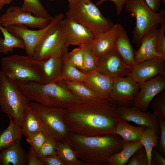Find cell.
Segmentation results:
<instances>
[{"mask_svg": "<svg viewBox=\"0 0 165 165\" xmlns=\"http://www.w3.org/2000/svg\"><path fill=\"white\" fill-rule=\"evenodd\" d=\"M64 17V14L59 13L53 17L47 26L37 30L30 29L26 26L19 24L10 25L5 28L14 35L23 40L27 55L32 57L35 48L47 31L52 26L63 20Z\"/></svg>", "mask_w": 165, "mask_h": 165, "instance_id": "10", "label": "cell"}, {"mask_svg": "<svg viewBox=\"0 0 165 165\" xmlns=\"http://www.w3.org/2000/svg\"><path fill=\"white\" fill-rule=\"evenodd\" d=\"M148 6L153 11L157 12L159 9L161 2L160 0H144Z\"/></svg>", "mask_w": 165, "mask_h": 165, "instance_id": "46", "label": "cell"}, {"mask_svg": "<svg viewBox=\"0 0 165 165\" xmlns=\"http://www.w3.org/2000/svg\"><path fill=\"white\" fill-rule=\"evenodd\" d=\"M21 8L23 11L32 13L37 17L44 18L53 17L48 13L40 0H23Z\"/></svg>", "mask_w": 165, "mask_h": 165, "instance_id": "33", "label": "cell"}, {"mask_svg": "<svg viewBox=\"0 0 165 165\" xmlns=\"http://www.w3.org/2000/svg\"><path fill=\"white\" fill-rule=\"evenodd\" d=\"M159 127L160 138L158 141L156 149L163 156H165V116L158 117Z\"/></svg>", "mask_w": 165, "mask_h": 165, "instance_id": "39", "label": "cell"}, {"mask_svg": "<svg viewBox=\"0 0 165 165\" xmlns=\"http://www.w3.org/2000/svg\"><path fill=\"white\" fill-rule=\"evenodd\" d=\"M67 53L63 56V65L61 80L72 82H84L87 76L72 65L68 60Z\"/></svg>", "mask_w": 165, "mask_h": 165, "instance_id": "31", "label": "cell"}, {"mask_svg": "<svg viewBox=\"0 0 165 165\" xmlns=\"http://www.w3.org/2000/svg\"><path fill=\"white\" fill-rule=\"evenodd\" d=\"M165 22L160 25L155 44V50L159 54L165 57Z\"/></svg>", "mask_w": 165, "mask_h": 165, "instance_id": "40", "label": "cell"}, {"mask_svg": "<svg viewBox=\"0 0 165 165\" xmlns=\"http://www.w3.org/2000/svg\"><path fill=\"white\" fill-rule=\"evenodd\" d=\"M139 90V85L128 76L113 79L109 101L117 107L132 106Z\"/></svg>", "mask_w": 165, "mask_h": 165, "instance_id": "12", "label": "cell"}, {"mask_svg": "<svg viewBox=\"0 0 165 165\" xmlns=\"http://www.w3.org/2000/svg\"><path fill=\"white\" fill-rule=\"evenodd\" d=\"M16 83L30 101L45 106L66 109L83 101L75 95L62 80Z\"/></svg>", "mask_w": 165, "mask_h": 165, "instance_id": "3", "label": "cell"}, {"mask_svg": "<svg viewBox=\"0 0 165 165\" xmlns=\"http://www.w3.org/2000/svg\"><path fill=\"white\" fill-rule=\"evenodd\" d=\"M158 32V28L154 29L143 37L139 48L135 52L134 60L137 64L155 57H163L157 53L155 50Z\"/></svg>", "mask_w": 165, "mask_h": 165, "instance_id": "20", "label": "cell"}, {"mask_svg": "<svg viewBox=\"0 0 165 165\" xmlns=\"http://www.w3.org/2000/svg\"><path fill=\"white\" fill-rule=\"evenodd\" d=\"M125 165H148V158L144 147L136 151Z\"/></svg>", "mask_w": 165, "mask_h": 165, "instance_id": "38", "label": "cell"}, {"mask_svg": "<svg viewBox=\"0 0 165 165\" xmlns=\"http://www.w3.org/2000/svg\"><path fill=\"white\" fill-rule=\"evenodd\" d=\"M52 18L37 17L29 12L23 11L21 7L12 6L8 8L5 13L0 16V23L4 27L19 24L31 28L41 29L47 26Z\"/></svg>", "mask_w": 165, "mask_h": 165, "instance_id": "11", "label": "cell"}, {"mask_svg": "<svg viewBox=\"0 0 165 165\" xmlns=\"http://www.w3.org/2000/svg\"><path fill=\"white\" fill-rule=\"evenodd\" d=\"M50 1H53V0H49Z\"/></svg>", "mask_w": 165, "mask_h": 165, "instance_id": "50", "label": "cell"}, {"mask_svg": "<svg viewBox=\"0 0 165 165\" xmlns=\"http://www.w3.org/2000/svg\"><path fill=\"white\" fill-rule=\"evenodd\" d=\"M125 9L130 16L135 18L136 23L132 32L134 43L139 47L143 37L151 30L158 29L165 22V11L159 12L152 10L144 0H127Z\"/></svg>", "mask_w": 165, "mask_h": 165, "instance_id": "5", "label": "cell"}, {"mask_svg": "<svg viewBox=\"0 0 165 165\" xmlns=\"http://www.w3.org/2000/svg\"><path fill=\"white\" fill-rule=\"evenodd\" d=\"M30 105L40 118L45 135L57 143L66 140L70 132L64 116L65 109L45 106L31 101Z\"/></svg>", "mask_w": 165, "mask_h": 165, "instance_id": "8", "label": "cell"}, {"mask_svg": "<svg viewBox=\"0 0 165 165\" xmlns=\"http://www.w3.org/2000/svg\"><path fill=\"white\" fill-rule=\"evenodd\" d=\"M161 2H162L163 3L165 4V0H160Z\"/></svg>", "mask_w": 165, "mask_h": 165, "instance_id": "48", "label": "cell"}, {"mask_svg": "<svg viewBox=\"0 0 165 165\" xmlns=\"http://www.w3.org/2000/svg\"><path fill=\"white\" fill-rule=\"evenodd\" d=\"M56 150L57 155L66 165H86L78 158L75 151L66 140L57 143Z\"/></svg>", "mask_w": 165, "mask_h": 165, "instance_id": "30", "label": "cell"}, {"mask_svg": "<svg viewBox=\"0 0 165 165\" xmlns=\"http://www.w3.org/2000/svg\"><path fill=\"white\" fill-rule=\"evenodd\" d=\"M21 128L26 140L43 130V124L40 118L30 106L25 114Z\"/></svg>", "mask_w": 165, "mask_h": 165, "instance_id": "24", "label": "cell"}, {"mask_svg": "<svg viewBox=\"0 0 165 165\" xmlns=\"http://www.w3.org/2000/svg\"><path fill=\"white\" fill-rule=\"evenodd\" d=\"M66 56L69 61L72 65L83 72V54L81 47L75 48L69 53L67 52Z\"/></svg>", "mask_w": 165, "mask_h": 165, "instance_id": "35", "label": "cell"}, {"mask_svg": "<svg viewBox=\"0 0 165 165\" xmlns=\"http://www.w3.org/2000/svg\"><path fill=\"white\" fill-rule=\"evenodd\" d=\"M0 25H1V24H0Z\"/></svg>", "mask_w": 165, "mask_h": 165, "instance_id": "51", "label": "cell"}, {"mask_svg": "<svg viewBox=\"0 0 165 165\" xmlns=\"http://www.w3.org/2000/svg\"><path fill=\"white\" fill-rule=\"evenodd\" d=\"M63 20L52 26L36 46L32 57L34 60L40 61L50 56L61 57L68 52L63 35Z\"/></svg>", "mask_w": 165, "mask_h": 165, "instance_id": "9", "label": "cell"}, {"mask_svg": "<svg viewBox=\"0 0 165 165\" xmlns=\"http://www.w3.org/2000/svg\"><path fill=\"white\" fill-rule=\"evenodd\" d=\"M20 141H16L8 147L1 150L0 164L2 165H25L27 153L21 146Z\"/></svg>", "mask_w": 165, "mask_h": 165, "instance_id": "23", "label": "cell"}, {"mask_svg": "<svg viewBox=\"0 0 165 165\" xmlns=\"http://www.w3.org/2000/svg\"><path fill=\"white\" fill-rule=\"evenodd\" d=\"M113 79L97 71L87 74L84 82L100 98L109 100Z\"/></svg>", "mask_w": 165, "mask_h": 165, "instance_id": "19", "label": "cell"}, {"mask_svg": "<svg viewBox=\"0 0 165 165\" xmlns=\"http://www.w3.org/2000/svg\"><path fill=\"white\" fill-rule=\"evenodd\" d=\"M132 68L124 62L115 48L98 59L97 71L114 79L128 76Z\"/></svg>", "mask_w": 165, "mask_h": 165, "instance_id": "13", "label": "cell"}, {"mask_svg": "<svg viewBox=\"0 0 165 165\" xmlns=\"http://www.w3.org/2000/svg\"><path fill=\"white\" fill-rule=\"evenodd\" d=\"M117 107L106 99L83 101L66 108L64 120L69 131L79 135L115 134L120 119Z\"/></svg>", "mask_w": 165, "mask_h": 165, "instance_id": "1", "label": "cell"}, {"mask_svg": "<svg viewBox=\"0 0 165 165\" xmlns=\"http://www.w3.org/2000/svg\"><path fill=\"white\" fill-rule=\"evenodd\" d=\"M38 61L45 83L61 80L63 65V56L61 57L50 56Z\"/></svg>", "mask_w": 165, "mask_h": 165, "instance_id": "21", "label": "cell"}, {"mask_svg": "<svg viewBox=\"0 0 165 165\" xmlns=\"http://www.w3.org/2000/svg\"><path fill=\"white\" fill-rule=\"evenodd\" d=\"M143 146L140 141L125 142L120 152L108 158V165H125L134 153Z\"/></svg>", "mask_w": 165, "mask_h": 165, "instance_id": "25", "label": "cell"}, {"mask_svg": "<svg viewBox=\"0 0 165 165\" xmlns=\"http://www.w3.org/2000/svg\"><path fill=\"white\" fill-rule=\"evenodd\" d=\"M30 101L16 84L0 71V105L4 112L21 126Z\"/></svg>", "mask_w": 165, "mask_h": 165, "instance_id": "7", "label": "cell"}, {"mask_svg": "<svg viewBox=\"0 0 165 165\" xmlns=\"http://www.w3.org/2000/svg\"><path fill=\"white\" fill-rule=\"evenodd\" d=\"M156 131L150 127H146L140 141L144 148L148 160V165H151L152 152L158 142L159 137Z\"/></svg>", "mask_w": 165, "mask_h": 165, "instance_id": "32", "label": "cell"}, {"mask_svg": "<svg viewBox=\"0 0 165 165\" xmlns=\"http://www.w3.org/2000/svg\"><path fill=\"white\" fill-rule=\"evenodd\" d=\"M151 108L153 113L158 117L165 116V91L160 94L152 101Z\"/></svg>", "mask_w": 165, "mask_h": 165, "instance_id": "37", "label": "cell"}, {"mask_svg": "<svg viewBox=\"0 0 165 165\" xmlns=\"http://www.w3.org/2000/svg\"><path fill=\"white\" fill-rule=\"evenodd\" d=\"M0 31L4 37L0 38V53L7 54L12 52L15 48L25 49L23 40L14 35L1 25Z\"/></svg>", "mask_w": 165, "mask_h": 165, "instance_id": "29", "label": "cell"}, {"mask_svg": "<svg viewBox=\"0 0 165 165\" xmlns=\"http://www.w3.org/2000/svg\"><path fill=\"white\" fill-rule=\"evenodd\" d=\"M62 81L75 95L83 101H90L101 99L84 82Z\"/></svg>", "mask_w": 165, "mask_h": 165, "instance_id": "28", "label": "cell"}, {"mask_svg": "<svg viewBox=\"0 0 165 165\" xmlns=\"http://www.w3.org/2000/svg\"><path fill=\"white\" fill-rule=\"evenodd\" d=\"M27 163L28 165H43L36 153L31 146L27 153Z\"/></svg>", "mask_w": 165, "mask_h": 165, "instance_id": "43", "label": "cell"}, {"mask_svg": "<svg viewBox=\"0 0 165 165\" xmlns=\"http://www.w3.org/2000/svg\"><path fill=\"white\" fill-rule=\"evenodd\" d=\"M66 16L86 28L94 37L108 31L114 24L104 16L90 0H74L69 2Z\"/></svg>", "mask_w": 165, "mask_h": 165, "instance_id": "4", "label": "cell"}, {"mask_svg": "<svg viewBox=\"0 0 165 165\" xmlns=\"http://www.w3.org/2000/svg\"><path fill=\"white\" fill-rule=\"evenodd\" d=\"M62 23L63 38L68 47L70 45L85 44L94 38L88 29L72 20L66 18Z\"/></svg>", "mask_w": 165, "mask_h": 165, "instance_id": "16", "label": "cell"}, {"mask_svg": "<svg viewBox=\"0 0 165 165\" xmlns=\"http://www.w3.org/2000/svg\"><path fill=\"white\" fill-rule=\"evenodd\" d=\"M139 91L132 106L147 111L150 104L157 94L165 89V75H158L139 85Z\"/></svg>", "mask_w": 165, "mask_h": 165, "instance_id": "14", "label": "cell"}, {"mask_svg": "<svg viewBox=\"0 0 165 165\" xmlns=\"http://www.w3.org/2000/svg\"><path fill=\"white\" fill-rule=\"evenodd\" d=\"M1 71L15 83H45L38 61L28 55L14 54L3 58Z\"/></svg>", "mask_w": 165, "mask_h": 165, "instance_id": "6", "label": "cell"}, {"mask_svg": "<svg viewBox=\"0 0 165 165\" xmlns=\"http://www.w3.org/2000/svg\"><path fill=\"white\" fill-rule=\"evenodd\" d=\"M127 0H98L95 3L97 6L101 5L105 2L110 1L113 2L116 6V13L117 15H119L123 9Z\"/></svg>", "mask_w": 165, "mask_h": 165, "instance_id": "45", "label": "cell"}, {"mask_svg": "<svg viewBox=\"0 0 165 165\" xmlns=\"http://www.w3.org/2000/svg\"><path fill=\"white\" fill-rule=\"evenodd\" d=\"M9 126L0 134V151L12 145L16 141H20L23 133L21 127L13 119L9 117Z\"/></svg>", "mask_w": 165, "mask_h": 165, "instance_id": "27", "label": "cell"}, {"mask_svg": "<svg viewBox=\"0 0 165 165\" xmlns=\"http://www.w3.org/2000/svg\"><path fill=\"white\" fill-rule=\"evenodd\" d=\"M43 165H66L57 154L46 156L40 159Z\"/></svg>", "mask_w": 165, "mask_h": 165, "instance_id": "42", "label": "cell"}, {"mask_svg": "<svg viewBox=\"0 0 165 165\" xmlns=\"http://www.w3.org/2000/svg\"><path fill=\"white\" fill-rule=\"evenodd\" d=\"M117 112L120 118L140 126L151 127L160 134L158 117L153 113L142 111L133 106L117 107Z\"/></svg>", "mask_w": 165, "mask_h": 165, "instance_id": "18", "label": "cell"}, {"mask_svg": "<svg viewBox=\"0 0 165 165\" xmlns=\"http://www.w3.org/2000/svg\"><path fill=\"white\" fill-rule=\"evenodd\" d=\"M46 137L42 131L35 134L31 138L26 140L30 146L36 153L46 140Z\"/></svg>", "mask_w": 165, "mask_h": 165, "instance_id": "41", "label": "cell"}, {"mask_svg": "<svg viewBox=\"0 0 165 165\" xmlns=\"http://www.w3.org/2000/svg\"><path fill=\"white\" fill-rule=\"evenodd\" d=\"M45 136L46 138L45 142L36 153L40 160L46 156L57 154L56 146L57 143L51 138Z\"/></svg>", "mask_w": 165, "mask_h": 165, "instance_id": "36", "label": "cell"}, {"mask_svg": "<svg viewBox=\"0 0 165 165\" xmlns=\"http://www.w3.org/2000/svg\"><path fill=\"white\" fill-rule=\"evenodd\" d=\"M120 24H114L109 30L85 44L98 59L114 49L116 40L119 33Z\"/></svg>", "mask_w": 165, "mask_h": 165, "instance_id": "17", "label": "cell"}, {"mask_svg": "<svg viewBox=\"0 0 165 165\" xmlns=\"http://www.w3.org/2000/svg\"><path fill=\"white\" fill-rule=\"evenodd\" d=\"M165 159L164 157L154 147L151 154V165H165Z\"/></svg>", "mask_w": 165, "mask_h": 165, "instance_id": "44", "label": "cell"}, {"mask_svg": "<svg viewBox=\"0 0 165 165\" xmlns=\"http://www.w3.org/2000/svg\"><path fill=\"white\" fill-rule=\"evenodd\" d=\"M165 57H158L137 64L128 76L138 85L158 75H165Z\"/></svg>", "mask_w": 165, "mask_h": 165, "instance_id": "15", "label": "cell"}, {"mask_svg": "<svg viewBox=\"0 0 165 165\" xmlns=\"http://www.w3.org/2000/svg\"><path fill=\"white\" fill-rule=\"evenodd\" d=\"M115 48L126 64L133 68L137 64L134 60L136 51L130 42L126 30L121 24Z\"/></svg>", "mask_w": 165, "mask_h": 165, "instance_id": "22", "label": "cell"}, {"mask_svg": "<svg viewBox=\"0 0 165 165\" xmlns=\"http://www.w3.org/2000/svg\"><path fill=\"white\" fill-rule=\"evenodd\" d=\"M13 0H0V10L2 9L4 6L9 4Z\"/></svg>", "mask_w": 165, "mask_h": 165, "instance_id": "47", "label": "cell"}, {"mask_svg": "<svg viewBox=\"0 0 165 165\" xmlns=\"http://www.w3.org/2000/svg\"><path fill=\"white\" fill-rule=\"evenodd\" d=\"M69 2L72 1L74 0H68Z\"/></svg>", "mask_w": 165, "mask_h": 165, "instance_id": "49", "label": "cell"}, {"mask_svg": "<svg viewBox=\"0 0 165 165\" xmlns=\"http://www.w3.org/2000/svg\"><path fill=\"white\" fill-rule=\"evenodd\" d=\"M146 127H135L120 118L117 124L115 133L121 137L125 142L140 141Z\"/></svg>", "mask_w": 165, "mask_h": 165, "instance_id": "26", "label": "cell"}, {"mask_svg": "<svg viewBox=\"0 0 165 165\" xmlns=\"http://www.w3.org/2000/svg\"><path fill=\"white\" fill-rule=\"evenodd\" d=\"M66 141L86 165H108V158L120 152L125 142L116 134L85 136L70 132Z\"/></svg>", "mask_w": 165, "mask_h": 165, "instance_id": "2", "label": "cell"}, {"mask_svg": "<svg viewBox=\"0 0 165 165\" xmlns=\"http://www.w3.org/2000/svg\"><path fill=\"white\" fill-rule=\"evenodd\" d=\"M83 54V72L88 74L97 71L98 59L85 44L80 46Z\"/></svg>", "mask_w": 165, "mask_h": 165, "instance_id": "34", "label": "cell"}]
</instances>
